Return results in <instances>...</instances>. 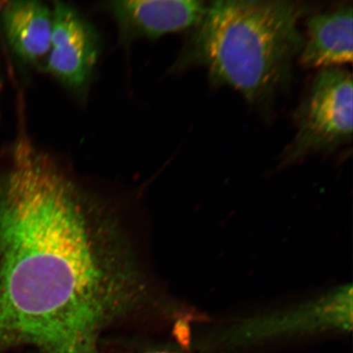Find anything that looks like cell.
I'll return each mask as SVG.
<instances>
[{
  "mask_svg": "<svg viewBox=\"0 0 353 353\" xmlns=\"http://www.w3.org/2000/svg\"><path fill=\"white\" fill-rule=\"evenodd\" d=\"M143 294L112 223L54 158L26 139L0 171V353H100Z\"/></svg>",
  "mask_w": 353,
  "mask_h": 353,
  "instance_id": "1",
  "label": "cell"
},
{
  "mask_svg": "<svg viewBox=\"0 0 353 353\" xmlns=\"http://www.w3.org/2000/svg\"><path fill=\"white\" fill-rule=\"evenodd\" d=\"M310 10L299 1L210 2L170 72L202 68L212 85L232 88L251 105H268L290 85L304 43L299 21Z\"/></svg>",
  "mask_w": 353,
  "mask_h": 353,
  "instance_id": "2",
  "label": "cell"
},
{
  "mask_svg": "<svg viewBox=\"0 0 353 353\" xmlns=\"http://www.w3.org/2000/svg\"><path fill=\"white\" fill-rule=\"evenodd\" d=\"M352 73L345 69H322L313 77L295 110L296 134L282 154V165L352 142Z\"/></svg>",
  "mask_w": 353,
  "mask_h": 353,
  "instance_id": "3",
  "label": "cell"
},
{
  "mask_svg": "<svg viewBox=\"0 0 353 353\" xmlns=\"http://www.w3.org/2000/svg\"><path fill=\"white\" fill-rule=\"evenodd\" d=\"M52 12L50 48L41 69L79 98L85 99L101 54L99 34L68 3L55 2Z\"/></svg>",
  "mask_w": 353,
  "mask_h": 353,
  "instance_id": "4",
  "label": "cell"
},
{
  "mask_svg": "<svg viewBox=\"0 0 353 353\" xmlns=\"http://www.w3.org/2000/svg\"><path fill=\"white\" fill-rule=\"evenodd\" d=\"M209 3L197 0H122L99 8L112 16L125 46L140 39L192 30L204 17Z\"/></svg>",
  "mask_w": 353,
  "mask_h": 353,
  "instance_id": "5",
  "label": "cell"
},
{
  "mask_svg": "<svg viewBox=\"0 0 353 353\" xmlns=\"http://www.w3.org/2000/svg\"><path fill=\"white\" fill-rule=\"evenodd\" d=\"M0 30L20 64L41 68L50 51L52 8L37 0H10L0 6Z\"/></svg>",
  "mask_w": 353,
  "mask_h": 353,
  "instance_id": "6",
  "label": "cell"
},
{
  "mask_svg": "<svg viewBox=\"0 0 353 353\" xmlns=\"http://www.w3.org/2000/svg\"><path fill=\"white\" fill-rule=\"evenodd\" d=\"M352 3H344L309 17L299 56L303 68H338L352 63Z\"/></svg>",
  "mask_w": 353,
  "mask_h": 353,
  "instance_id": "7",
  "label": "cell"
},
{
  "mask_svg": "<svg viewBox=\"0 0 353 353\" xmlns=\"http://www.w3.org/2000/svg\"><path fill=\"white\" fill-rule=\"evenodd\" d=\"M1 87H2V78H1V74H0V90H1Z\"/></svg>",
  "mask_w": 353,
  "mask_h": 353,
  "instance_id": "8",
  "label": "cell"
},
{
  "mask_svg": "<svg viewBox=\"0 0 353 353\" xmlns=\"http://www.w3.org/2000/svg\"><path fill=\"white\" fill-rule=\"evenodd\" d=\"M152 353H171V352H152Z\"/></svg>",
  "mask_w": 353,
  "mask_h": 353,
  "instance_id": "9",
  "label": "cell"
}]
</instances>
